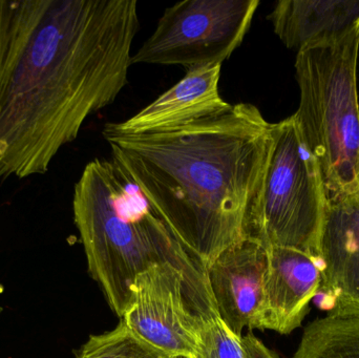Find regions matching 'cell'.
I'll list each match as a JSON object with an SVG mask.
<instances>
[{
	"label": "cell",
	"mask_w": 359,
	"mask_h": 358,
	"mask_svg": "<svg viewBox=\"0 0 359 358\" xmlns=\"http://www.w3.org/2000/svg\"><path fill=\"white\" fill-rule=\"evenodd\" d=\"M136 0H0V180L44 174L128 83Z\"/></svg>",
	"instance_id": "cell-1"
},
{
	"label": "cell",
	"mask_w": 359,
	"mask_h": 358,
	"mask_svg": "<svg viewBox=\"0 0 359 358\" xmlns=\"http://www.w3.org/2000/svg\"><path fill=\"white\" fill-rule=\"evenodd\" d=\"M268 19L280 41L299 53L349 31L359 20V0H280Z\"/></svg>",
	"instance_id": "cell-12"
},
{
	"label": "cell",
	"mask_w": 359,
	"mask_h": 358,
	"mask_svg": "<svg viewBox=\"0 0 359 358\" xmlns=\"http://www.w3.org/2000/svg\"><path fill=\"white\" fill-rule=\"evenodd\" d=\"M116 162L207 267L255 239L273 123L250 103L176 128L138 135L103 132Z\"/></svg>",
	"instance_id": "cell-2"
},
{
	"label": "cell",
	"mask_w": 359,
	"mask_h": 358,
	"mask_svg": "<svg viewBox=\"0 0 359 358\" xmlns=\"http://www.w3.org/2000/svg\"><path fill=\"white\" fill-rule=\"evenodd\" d=\"M359 20L333 39L299 50L293 113L308 151L318 160L329 198L359 189Z\"/></svg>",
	"instance_id": "cell-4"
},
{
	"label": "cell",
	"mask_w": 359,
	"mask_h": 358,
	"mask_svg": "<svg viewBox=\"0 0 359 358\" xmlns=\"http://www.w3.org/2000/svg\"><path fill=\"white\" fill-rule=\"evenodd\" d=\"M259 4V0L177 2L166 8L132 63L187 69L223 64L246 37Z\"/></svg>",
	"instance_id": "cell-6"
},
{
	"label": "cell",
	"mask_w": 359,
	"mask_h": 358,
	"mask_svg": "<svg viewBox=\"0 0 359 358\" xmlns=\"http://www.w3.org/2000/svg\"><path fill=\"white\" fill-rule=\"evenodd\" d=\"M320 285V261L291 248H267L262 330L290 334L301 327Z\"/></svg>",
	"instance_id": "cell-10"
},
{
	"label": "cell",
	"mask_w": 359,
	"mask_h": 358,
	"mask_svg": "<svg viewBox=\"0 0 359 358\" xmlns=\"http://www.w3.org/2000/svg\"><path fill=\"white\" fill-rule=\"evenodd\" d=\"M73 212L90 275L117 317L122 319L132 301L137 277L158 265H172L209 287L204 266L114 160L95 159L84 167Z\"/></svg>",
	"instance_id": "cell-3"
},
{
	"label": "cell",
	"mask_w": 359,
	"mask_h": 358,
	"mask_svg": "<svg viewBox=\"0 0 359 358\" xmlns=\"http://www.w3.org/2000/svg\"><path fill=\"white\" fill-rule=\"evenodd\" d=\"M219 317L210 288L170 264L137 277L121 321L141 340L176 358H194L201 330Z\"/></svg>",
	"instance_id": "cell-7"
},
{
	"label": "cell",
	"mask_w": 359,
	"mask_h": 358,
	"mask_svg": "<svg viewBox=\"0 0 359 358\" xmlns=\"http://www.w3.org/2000/svg\"><path fill=\"white\" fill-rule=\"evenodd\" d=\"M241 343L246 358H280L252 333L242 338Z\"/></svg>",
	"instance_id": "cell-16"
},
{
	"label": "cell",
	"mask_w": 359,
	"mask_h": 358,
	"mask_svg": "<svg viewBox=\"0 0 359 358\" xmlns=\"http://www.w3.org/2000/svg\"><path fill=\"white\" fill-rule=\"evenodd\" d=\"M267 248L246 239L222 252L206 268L217 315L242 338L244 329L262 330Z\"/></svg>",
	"instance_id": "cell-8"
},
{
	"label": "cell",
	"mask_w": 359,
	"mask_h": 358,
	"mask_svg": "<svg viewBox=\"0 0 359 358\" xmlns=\"http://www.w3.org/2000/svg\"><path fill=\"white\" fill-rule=\"evenodd\" d=\"M273 137L255 240L265 248H291L320 261L329 201L320 165L294 116L273 123Z\"/></svg>",
	"instance_id": "cell-5"
},
{
	"label": "cell",
	"mask_w": 359,
	"mask_h": 358,
	"mask_svg": "<svg viewBox=\"0 0 359 358\" xmlns=\"http://www.w3.org/2000/svg\"><path fill=\"white\" fill-rule=\"evenodd\" d=\"M76 358H176L141 340L120 322L107 333L90 336Z\"/></svg>",
	"instance_id": "cell-14"
},
{
	"label": "cell",
	"mask_w": 359,
	"mask_h": 358,
	"mask_svg": "<svg viewBox=\"0 0 359 358\" xmlns=\"http://www.w3.org/2000/svg\"><path fill=\"white\" fill-rule=\"evenodd\" d=\"M292 358H359V313H328L310 323Z\"/></svg>",
	"instance_id": "cell-13"
},
{
	"label": "cell",
	"mask_w": 359,
	"mask_h": 358,
	"mask_svg": "<svg viewBox=\"0 0 359 358\" xmlns=\"http://www.w3.org/2000/svg\"><path fill=\"white\" fill-rule=\"evenodd\" d=\"M241 340L219 317H211L201 330L194 358H246Z\"/></svg>",
	"instance_id": "cell-15"
},
{
	"label": "cell",
	"mask_w": 359,
	"mask_h": 358,
	"mask_svg": "<svg viewBox=\"0 0 359 358\" xmlns=\"http://www.w3.org/2000/svg\"><path fill=\"white\" fill-rule=\"evenodd\" d=\"M1 312H2V308H1V307H0V315H1Z\"/></svg>",
	"instance_id": "cell-17"
},
{
	"label": "cell",
	"mask_w": 359,
	"mask_h": 358,
	"mask_svg": "<svg viewBox=\"0 0 359 358\" xmlns=\"http://www.w3.org/2000/svg\"><path fill=\"white\" fill-rule=\"evenodd\" d=\"M222 64L187 69L178 83L136 115L119 123H107L104 132L138 135L176 128L222 113L231 106L219 90Z\"/></svg>",
	"instance_id": "cell-11"
},
{
	"label": "cell",
	"mask_w": 359,
	"mask_h": 358,
	"mask_svg": "<svg viewBox=\"0 0 359 358\" xmlns=\"http://www.w3.org/2000/svg\"><path fill=\"white\" fill-rule=\"evenodd\" d=\"M320 252L329 313H359V189L329 198Z\"/></svg>",
	"instance_id": "cell-9"
}]
</instances>
